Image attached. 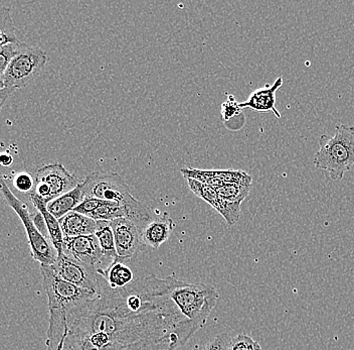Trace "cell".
I'll list each match as a JSON object with an SVG mask.
<instances>
[{"instance_id": "1", "label": "cell", "mask_w": 354, "mask_h": 350, "mask_svg": "<svg viewBox=\"0 0 354 350\" xmlns=\"http://www.w3.org/2000/svg\"><path fill=\"white\" fill-rule=\"evenodd\" d=\"M92 299L66 312L63 350H176L196 330L167 296L158 278L148 276L113 289L97 274Z\"/></svg>"}, {"instance_id": "2", "label": "cell", "mask_w": 354, "mask_h": 350, "mask_svg": "<svg viewBox=\"0 0 354 350\" xmlns=\"http://www.w3.org/2000/svg\"><path fill=\"white\" fill-rule=\"evenodd\" d=\"M44 291L48 295L50 324L46 333V350H63L66 335V312L77 303L92 299L93 292L63 280L53 265H41Z\"/></svg>"}, {"instance_id": "3", "label": "cell", "mask_w": 354, "mask_h": 350, "mask_svg": "<svg viewBox=\"0 0 354 350\" xmlns=\"http://www.w3.org/2000/svg\"><path fill=\"white\" fill-rule=\"evenodd\" d=\"M161 293L167 296L196 331L207 324V319L218 300V293L207 283H192L169 276L159 279Z\"/></svg>"}, {"instance_id": "4", "label": "cell", "mask_w": 354, "mask_h": 350, "mask_svg": "<svg viewBox=\"0 0 354 350\" xmlns=\"http://www.w3.org/2000/svg\"><path fill=\"white\" fill-rule=\"evenodd\" d=\"M333 137L323 134L314 156L316 169L327 170L334 181L342 180L354 166V126L338 125Z\"/></svg>"}, {"instance_id": "5", "label": "cell", "mask_w": 354, "mask_h": 350, "mask_svg": "<svg viewBox=\"0 0 354 350\" xmlns=\"http://www.w3.org/2000/svg\"><path fill=\"white\" fill-rule=\"evenodd\" d=\"M0 193L6 203L21 218L28 236L33 260L39 261L41 265H54L57 263V252L53 245L52 241L44 238L43 234L37 230V226L33 222L32 213L30 211V208L24 201L13 194L1 175H0Z\"/></svg>"}, {"instance_id": "6", "label": "cell", "mask_w": 354, "mask_h": 350, "mask_svg": "<svg viewBox=\"0 0 354 350\" xmlns=\"http://www.w3.org/2000/svg\"><path fill=\"white\" fill-rule=\"evenodd\" d=\"M48 63V56L37 46L21 43L4 72V87L21 89L37 78Z\"/></svg>"}, {"instance_id": "7", "label": "cell", "mask_w": 354, "mask_h": 350, "mask_svg": "<svg viewBox=\"0 0 354 350\" xmlns=\"http://www.w3.org/2000/svg\"><path fill=\"white\" fill-rule=\"evenodd\" d=\"M80 184L77 177L68 172L62 164L46 165L37 170L30 198L39 199L48 205L50 201L75 189Z\"/></svg>"}, {"instance_id": "8", "label": "cell", "mask_w": 354, "mask_h": 350, "mask_svg": "<svg viewBox=\"0 0 354 350\" xmlns=\"http://www.w3.org/2000/svg\"><path fill=\"white\" fill-rule=\"evenodd\" d=\"M85 198L100 199L110 202L122 203L132 196L129 186L120 175L94 172L82 183Z\"/></svg>"}, {"instance_id": "9", "label": "cell", "mask_w": 354, "mask_h": 350, "mask_svg": "<svg viewBox=\"0 0 354 350\" xmlns=\"http://www.w3.org/2000/svg\"><path fill=\"white\" fill-rule=\"evenodd\" d=\"M53 267L57 274L66 282L93 293H96L98 290L96 268L73 260L64 252L57 256V263Z\"/></svg>"}, {"instance_id": "10", "label": "cell", "mask_w": 354, "mask_h": 350, "mask_svg": "<svg viewBox=\"0 0 354 350\" xmlns=\"http://www.w3.org/2000/svg\"><path fill=\"white\" fill-rule=\"evenodd\" d=\"M63 252L68 258L84 265L103 269V252L95 234L74 238L64 236Z\"/></svg>"}, {"instance_id": "11", "label": "cell", "mask_w": 354, "mask_h": 350, "mask_svg": "<svg viewBox=\"0 0 354 350\" xmlns=\"http://www.w3.org/2000/svg\"><path fill=\"white\" fill-rule=\"evenodd\" d=\"M114 234L115 247L120 260L131 259L137 252L142 250L141 231L132 221L126 218L114 219L110 221Z\"/></svg>"}, {"instance_id": "12", "label": "cell", "mask_w": 354, "mask_h": 350, "mask_svg": "<svg viewBox=\"0 0 354 350\" xmlns=\"http://www.w3.org/2000/svg\"><path fill=\"white\" fill-rule=\"evenodd\" d=\"M187 181L188 187L194 192V194L209 203L225 218L227 225L232 226L238 222L241 216V204L242 203L223 200L218 195L216 188L212 187V186L205 185V184L192 180V179H188Z\"/></svg>"}, {"instance_id": "13", "label": "cell", "mask_w": 354, "mask_h": 350, "mask_svg": "<svg viewBox=\"0 0 354 350\" xmlns=\"http://www.w3.org/2000/svg\"><path fill=\"white\" fill-rule=\"evenodd\" d=\"M180 172L187 180L192 179L214 188L232 183L252 185L253 182L251 175L242 170H201L183 168Z\"/></svg>"}, {"instance_id": "14", "label": "cell", "mask_w": 354, "mask_h": 350, "mask_svg": "<svg viewBox=\"0 0 354 350\" xmlns=\"http://www.w3.org/2000/svg\"><path fill=\"white\" fill-rule=\"evenodd\" d=\"M283 85L282 77H279L273 85H266L265 87L257 89L250 95L247 101L240 103V107L251 108L258 112H273L278 119H281L280 112L276 110V93Z\"/></svg>"}, {"instance_id": "15", "label": "cell", "mask_w": 354, "mask_h": 350, "mask_svg": "<svg viewBox=\"0 0 354 350\" xmlns=\"http://www.w3.org/2000/svg\"><path fill=\"white\" fill-rule=\"evenodd\" d=\"M174 227L176 223L166 213L158 218H154L141 231V240L144 247L158 250L169 239Z\"/></svg>"}, {"instance_id": "16", "label": "cell", "mask_w": 354, "mask_h": 350, "mask_svg": "<svg viewBox=\"0 0 354 350\" xmlns=\"http://www.w3.org/2000/svg\"><path fill=\"white\" fill-rule=\"evenodd\" d=\"M64 236H90L97 229V221L76 211L70 212L59 220Z\"/></svg>"}, {"instance_id": "17", "label": "cell", "mask_w": 354, "mask_h": 350, "mask_svg": "<svg viewBox=\"0 0 354 350\" xmlns=\"http://www.w3.org/2000/svg\"><path fill=\"white\" fill-rule=\"evenodd\" d=\"M84 199H85V194H84L83 186L81 183L75 189L71 190V191L66 192V194L57 197L55 200L50 201L46 205V209L57 220H59L66 214L74 211L77 206L83 202Z\"/></svg>"}, {"instance_id": "18", "label": "cell", "mask_w": 354, "mask_h": 350, "mask_svg": "<svg viewBox=\"0 0 354 350\" xmlns=\"http://www.w3.org/2000/svg\"><path fill=\"white\" fill-rule=\"evenodd\" d=\"M119 260L120 259L113 261L105 269H97V274H101L113 289H122L134 282V274L131 269Z\"/></svg>"}, {"instance_id": "19", "label": "cell", "mask_w": 354, "mask_h": 350, "mask_svg": "<svg viewBox=\"0 0 354 350\" xmlns=\"http://www.w3.org/2000/svg\"><path fill=\"white\" fill-rule=\"evenodd\" d=\"M95 236L98 238L100 247L103 252V263H106V268L113 261L118 260L116 247H115L114 234L110 225V221H97V229Z\"/></svg>"}, {"instance_id": "20", "label": "cell", "mask_w": 354, "mask_h": 350, "mask_svg": "<svg viewBox=\"0 0 354 350\" xmlns=\"http://www.w3.org/2000/svg\"><path fill=\"white\" fill-rule=\"evenodd\" d=\"M30 200H32L35 209L43 214L46 227H48V234H50V241H52L53 245L57 252V256L63 254L64 234L61 226H59V220L48 212L46 204L41 202V200L37 198H30Z\"/></svg>"}, {"instance_id": "21", "label": "cell", "mask_w": 354, "mask_h": 350, "mask_svg": "<svg viewBox=\"0 0 354 350\" xmlns=\"http://www.w3.org/2000/svg\"><path fill=\"white\" fill-rule=\"evenodd\" d=\"M19 43L21 42L17 37L10 8H0V46Z\"/></svg>"}, {"instance_id": "22", "label": "cell", "mask_w": 354, "mask_h": 350, "mask_svg": "<svg viewBox=\"0 0 354 350\" xmlns=\"http://www.w3.org/2000/svg\"><path fill=\"white\" fill-rule=\"evenodd\" d=\"M94 220L112 221L114 219L124 218V208L122 203L110 202V201H101L99 207L87 215Z\"/></svg>"}, {"instance_id": "23", "label": "cell", "mask_w": 354, "mask_h": 350, "mask_svg": "<svg viewBox=\"0 0 354 350\" xmlns=\"http://www.w3.org/2000/svg\"><path fill=\"white\" fill-rule=\"evenodd\" d=\"M251 188L252 185L248 184L232 183L216 187V190L223 200L242 203L251 191Z\"/></svg>"}, {"instance_id": "24", "label": "cell", "mask_w": 354, "mask_h": 350, "mask_svg": "<svg viewBox=\"0 0 354 350\" xmlns=\"http://www.w3.org/2000/svg\"><path fill=\"white\" fill-rule=\"evenodd\" d=\"M230 350H262V347L258 341L241 333L232 338Z\"/></svg>"}, {"instance_id": "25", "label": "cell", "mask_w": 354, "mask_h": 350, "mask_svg": "<svg viewBox=\"0 0 354 350\" xmlns=\"http://www.w3.org/2000/svg\"><path fill=\"white\" fill-rule=\"evenodd\" d=\"M13 187L21 193H28L32 194L33 188H35V178H32V175L26 172L19 173L15 175V179L12 181Z\"/></svg>"}, {"instance_id": "26", "label": "cell", "mask_w": 354, "mask_h": 350, "mask_svg": "<svg viewBox=\"0 0 354 350\" xmlns=\"http://www.w3.org/2000/svg\"><path fill=\"white\" fill-rule=\"evenodd\" d=\"M21 44H10V45L0 46V73L4 74L8 65H10L11 60L13 59L17 51H19Z\"/></svg>"}, {"instance_id": "27", "label": "cell", "mask_w": 354, "mask_h": 350, "mask_svg": "<svg viewBox=\"0 0 354 350\" xmlns=\"http://www.w3.org/2000/svg\"><path fill=\"white\" fill-rule=\"evenodd\" d=\"M242 110V108L240 107V103L236 102V98L232 95H230L227 100L221 104V116H223L225 121H229L230 119H234V116L240 114Z\"/></svg>"}, {"instance_id": "28", "label": "cell", "mask_w": 354, "mask_h": 350, "mask_svg": "<svg viewBox=\"0 0 354 350\" xmlns=\"http://www.w3.org/2000/svg\"><path fill=\"white\" fill-rule=\"evenodd\" d=\"M232 338L227 333H221L205 343L203 350H230Z\"/></svg>"}, {"instance_id": "29", "label": "cell", "mask_w": 354, "mask_h": 350, "mask_svg": "<svg viewBox=\"0 0 354 350\" xmlns=\"http://www.w3.org/2000/svg\"><path fill=\"white\" fill-rule=\"evenodd\" d=\"M33 222L37 226V230L48 239H50V234H48V227H46V220H44L43 214L37 211V213H32Z\"/></svg>"}, {"instance_id": "30", "label": "cell", "mask_w": 354, "mask_h": 350, "mask_svg": "<svg viewBox=\"0 0 354 350\" xmlns=\"http://www.w3.org/2000/svg\"><path fill=\"white\" fill-rule=\"evenodd\" d=\"M15 89H10V88H4L3 90L0 91V110L2 106L6 103V101L15 92Z\"/></svg>"}, {"instance_id": "31", "label": "cell", "mask_w": 354, "mask_h": 350, "mask_svg": "<svg viewBox=\"0 0 354 350\" xmlns=\"http://www.w3.org/2000/svg\"><path fill=\"white\" fill-rule=\"evenodd\" d=\"M13 158L8 152H0V165L3 167H10L12 165Z\"/></svg>"}, {"instance_id": "32", "label": "cell", "mask_w": 354, "mask_h": 350, "mask_svg": "<svg viewBox=\"0 0 354 350\" xmlns=\"http://www.w3.org/2000/svg\"><path fill=\"white\" fill-rule=\"evenodd\" d=\"M4 74L3 73H0V91L4 89Z\"/></svg>"}]
</instances>
